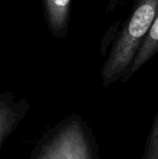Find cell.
Segmentation results:
<instances>
[{"mask_svg":"<svg viewBox=\"0 0 158 159\" xmlns=\"http://www.w3.org/2000/svg\"><path fill=\"white\" fill-rule=\"evenodd\" d=\"M158 12V0H139L124 24L101 70L104 87L120 80L132 63Z\"/></svg>","mask_w":158,"mask_h":159,"instance_id":"obj_1","label":"cell"},{"mask_svg":"<svg viewBox=\"0 0 158 159\" xmlns=\"http://www.w3.org/2000/svg\"><path fill=\"white\" fill-rule=\"evenodd\" d=\"M34 159H95L88 127L78 116L65 119L39 145Z\"/></svg>","mask_w":158,"mask_h":159,"instance_id":"obj_2","label":"cell"},{"mask_svg":"<svg viewBox=\"0 0 158 159\" xmlns=\"http://www.w3.org/2000/svg\"><path fill=\"white\" fill-rule=\"evenodd\" d=\"M28 109L29 104L25 98L16 100L9 91L0 94V148L25 118Z\"/></svg>","mask_w":158,"mask_h":159,"instance_id":"obj_3","label":"cell"},{"mask_svg":"<svg viewBox=\"0 0 158 159\" xmlns=\"http://www.w3.org/2000/svg\"><path fill=\"white\" fill-rule=\"evenodd\" d=\"M48 30L54 38H65L70 30L73 0H41Z\"/></svg>","mask_w":158,"mask_h":159,"instance_id":"obj_4","label":"cell"},{"mask_svg":"<svg viewBox=\"0 0 158 159\" xmlns=\"http://www.w3.org/2000/svg\"><path fill=\"white\" fill-rule=\"evenodd\" d=\"M158 53V12L146 34L143 42L140 46L132 63L127 69L126 73L120 78V81L126 82L129 80L142 66L151 61Z\"/></svg>","mask_w":158,"mask_h":159,"instance_id":"obj_5","label":"cell"},{"mask_svg":"<svg viewBox=\"0 0 158 159\" xmlns=\"http://www.w3.org/2000/svg\"><path fill=\"white\" fill-rule=\"evenodd\" d=\"M142 159H158V107L152 129L147 136Z\"/></svg>","mask_w":158,"mask_h":159,"instance_id":"obj_6","label":"cell"}]
</instances>
